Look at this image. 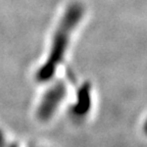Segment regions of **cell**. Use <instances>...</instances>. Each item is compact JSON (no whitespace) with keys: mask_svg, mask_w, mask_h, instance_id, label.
I'll list each match as a JSON object with an SVG mask.
<instances>
[{"mask_svg":"<svg viewBox=\"0 0 147 147\" xmlns=\"http://www.w3.org/2000/svg\"><path fill=\"white\" fill-rule=\"evenodd\" d=\"M63 95L64 89L61 85H56L55 87L51 88L45 94L42 103L40 104L39 111H38V115L40 119L44 121L50 119L61 102Z\"/></svg>","mask_w":147,"mask_h":147,"instance_id":"cell-1","label":"cell"},{"mask_svg":"<svg viewBox=\"0 0 147 147\" xmlns=\"http://www.w3.org/2000/svg\"><path fill=\"white\" fill-rule=\"evenodd\" d=\"M91 105V96H90V91L88 87H83L80 89L78 94V100L75 106H73L71 113L74 115L79 117H85L90 109Z\"/></svg>","mask_w":147,"mask_h":147,"instance_id":"cell-2","label":"cell"},{"mask_svg":"<svg viewBox=\"0 0 147 147\" xmlns=\"http://www.w3.org/2000/svg\"><path fill=\"white\" fill-rule=\"evenodd\" d=\"M144 131H145V133L147 134V121H146V123H145V126H144Z\"/></svg>","mask_w":147,"mask_h":147,"instance_id":"cell-3","label":"cell"}]
</instances>
